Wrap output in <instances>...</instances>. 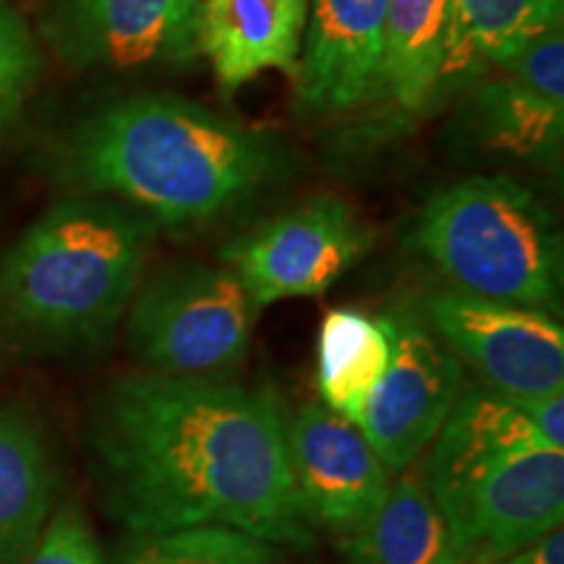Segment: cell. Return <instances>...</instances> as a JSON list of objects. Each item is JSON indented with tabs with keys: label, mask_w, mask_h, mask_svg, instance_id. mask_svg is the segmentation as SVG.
I'll use <instances>...</instances> for the list:
<instances>
[{
	"label": "cell",
	"mask_w": 564,
	"mask_h": 564,
	"mask_svg": "<svg viewBox=\"0 0 564 564\" xmlns=\"http://www.w3.org/2000/svg\"><path fill=\"white\" fill-rule=\"evenodd\" d=\"M564 0H449L442 87L478 66L502 68L535 37L562 24Z\"/></svg>",
	"instance_id": "obj_18"
},
{
	"label": "cell",
	"mask_w": 564,
	"mask_h": 564,
	"mask_svg": "<svg viewBox=\"0 0 564 564\" xmlns=\"http://www.w3.org/2000/svg\"><path fill=\"white\" fill-rule=\"evenodd\" d=\"M413 465L390 486L379 510L348 535L350 564H468L423 470Z\"/></svg>",
	"instance_id": "obj_15"
},
{
	"label": "cell",
	"mask_w": 564,
	"mask_h": 564,
	"mask_svg": "<svg viewBox=\"0 0 564 564\" xmlns=\"http://www.w3.org/2000/svg\"><path fill=\"white\" fill-rule=\"evenodd\" d=\"M42 68L40 42L24 17L0 0V137L13 129L37 87Z\"/></svg>",
	"instance_id": "obj_21"
},
{
	"label": "cell",
	"mask_w": 564,
	"mask_h": 564,
	"mask_svg": "<svg viewBox=\"0 0 564 564\" xmlns=\"http://www.w3.org/2000/svg\"><path fill=\"white\" fill-rule=\"evenodd\" d=\"M449 0H390L377 95L403 112H423L442 89Z\"/></svg>",
	"instance_id": "obj_16"
},
{
	"label": "cell",
	"mask_w": 564,
	"mask_h": 564,
	"mask_svg": "<svg viewBox=\"0 0 564 564\" xmlns=\"http://www.w3.org/2000/svg\"><path fill=\"white\" fill-rule=\"evenodd\" d=\"M390 0H308L295 100L316 116H337L377 97Z\"/></svg>",
	"instance_id": "obj_13"
},
{
	"label": "cell",
	"mask_w": 564,
	"mask_h": 564,
	"mask_svg": "<svg viewBox=\"0 0 564 564\" xmlns=\"http://www.w3.org/2000/svg\"><path fill=\"white\" fill-rule=\"evenodd\" d=\"M392 358L366 400L356 426L390 474H403L440 434L465 379L463 361L423 316L421 301L405 299L384 312Z\"/></svg>",
	"instance_id": "obj_8"
},
{
	"label": "cell",
	"mask_w": 564,
	"mask_h": 564,
	"mask_svg": "<svg viewBox=\"0 0 564 564\" xmlns=\"http://www.w3.org/2000/svg\"><path fill=\"white\" fill-rule=\"evenodd\" d=\"M491 564H564V531L556 528V531L546 533L544 539L533 541L531 546Z\"/></svg>",
	"instance_id": "obj_24"
},
{
	"label": "cell",
	"mask_w": 564,
	"mask_h": 564,
	"mask_svg": "<svg viewBox=\"0 0 564 564\" xmlns=\"http://www.w3.org/2000/svg\"><path fill=\"white\" fill-rule=\"evenodd\" d=\"M470 137L486 150L525 162H554L564 137L562 24L535 37L502 76L478 84L468 100Z\"/></svg>",
	"instance_id": "obj_12"
},
{
	"label": "cell",
	"mask_w": 564,
	"mask_h": 564,
	"mask_svg": "<svg viewBox=\"0 0 564 564\" xmlns=\"http://www.w3.org/2000/svg\"><path fill=\"white\" fill-rule=\"evenodd\" d=\"M373 236L348 202L314 196L238 236L220 251L257 312L327 293L371 251Z\"/></svg>",
	"instance_id": "obj_7"
},
{
	"label": "cell",
	"mask_w": 564,
	"mask_h": 564,
	"mask_svg": "<svg viewBox=\"0 0 564 564\" xmlns=\"http://www.w3.org/2000/svg\"><path fill=\"white\" fill-rule=\"evenodd\" d=\"M308 0H199V45L217 87L241 89L257 76H293Z\"/></svg>",
	"instance_id": "obj_14"
},
{
	"label": "cell",
	"mask_w": 564,
	"mask_h": 564,
	"mask_svg": "<svg viewBox=\"0 0 564 564\" xmlns=\"http://www.w3.org/2000/svg\"><path fill=\"white\" fill-rule=\"evenodd\" d=\"M74 194L108 196L154 225H204L288 171L285 141L175 95H133L87 112L53 154Z\"/></svg>",
	"instance_id": "obj_2"
},
{
	"label": "cell",
	"mask_w": 564,
	"mask_h": 564,
	"mask_svg": "<svg viewBox=\"0 0 564 564\" xmlns=\"http://www.w3.org/2000/svg\"><path fill=\"white\" fill-rule=\"evenodd\" d=\"M468 564L505 560L564 518V449L549 444L491 449L423 468Z\"/></svg>",
	"instance_id": "obj_5"
},
{
	"label": "cell",
	"mask_w": 564,
	"mask_h": 564,
	"mask_svg": "<svg viewBox=\"0 0 564 564\" xmlns=\"http://www.w3.org/2000/svg\"><path fill=\"white\" fill-rule=\"evenodd\" d=\"M87 447L102 507L126 531L220 525L272 546L314 544L272 392L131 373L95 400Z\"/></svg>",
	"instance_id": "obj_1"
},
{
	"label": "cell",
	"mask_w": 564,
	"mask_h": 564,
	"mask_svg": "<svg viewBox=\"0 0 564 564\" xmlns=\"http://www.w3.org/2000/svg\"><path fill=\"white\" fill-rule=\"evenodd\" d=\"M444 345L510 398L564 392V329L552 314L442 291L421 301Z\"/></svg>",
	"instance_id": "obj_10"
},
{
	"label": "cell",
	"mask_w": 564,
	"mask_h": 564,
	"mask_svg": "<svg viewBox=\"0 0 564 564\" xmlns=\"http://www.w3.org/2000/svg\"><path fill=\"white\" fill-rule=\"evenodd\" d=\"M295 486L314 525L350 535L390 491V470L361 429L324 403L303 405L288 426Z\"/></svg>",
	"instance_id": "obj_11"
},
{
	"label": "cell",
	"mask_w": 564,
	"mask_h": 564,
	"mask_svg": "<svg viewBox=\"0 0 564 564\" xmlns=\"http://www.w3.org/2000/svg\"><path fill=\"white\" fill-rule=\"evenodd\" d=\"M55 474L24 415L0 411V564H24L53 510Z\"/></svg>",
	"instance_id": "obj_17"
},
{
	"label": "cell",
	"mask_w": 564,
	"mask_h": 564,
	"mask_svg": "<svg viewBox=\"0 0 564 564\" xmlns=\"http://www.w3.org/2000/svg\"><path fill=\"white\" fill-rule=\"evenodd\" d=\"M154 225L108 196L70 194L0 259V327L42 350L108 340L139 291Z\"/></svg>",
	"instance_id": "obj_3"
},
{
	"label": "cell",
	"mask_w": 564,
	"mask_h": 564,
	"mask_svg": "<svg viewBox=\"0 0 564 564\" xmlns=\"http://www.w3.org/2000/svg\"><path fill=\"white\" fill-rule=\"evenodd\" d=\"M116 564H278V552L249 533L204 525L165 533H131Z\"/></svg>",
	"instance_id": "obj_20"
},
{
	"label": "cell",
	"mask_w": 564,
	"mask_h": 564,
	"mask_svg": "<svg viewBox=\"0 0 564 564\" xmlns=\"http://www.w3.org/2000/svg\"><path fill=\"white\" fill-rule=\"evenodd\" d=\"M523 408L533 429L549 447L564 449V398L562 392L539 394V398H514Z\"/></svg>",
	"instance_id": "obj_23"
},
{
	"label": "cell",
	"mask_w": 564,
	"mask_h": 564,
	"mask_svg": "<svg viewBox=\"0 0 564 564\" xmlns=\"http://www.w3.org/2000/svg\"><path fill=\"white\" fill-rule=\"evenodd\" d=\"M40 34L70 70H183L202 58L199 0H47Z\"/></svg>",
	"instance_id": "obj_9"
},
{
	"label": "cell",
	"mask_w": 564,
	"mask_h": 564,
	"mask_svg": "<svg viewBox=\"0 0 564 564\" xmlns=\"http://www.w3.org/2000/svg\"><path fill=\"white\" fill-rule=\"evenodd\" d=\"M257 316L249 291L228 267L173 264L129 306V348L141 366L167 377H220L249 350Z\"/></svg>",
	"instance_id": "obj_6"
},
{
	"label": "cell",
	"mask_w": 564,
	"mask_h": 564,
	"mask_svg": "<svg viewBox=\"0 0 564 564\" xmlns=\"http://www.w3.org/2000/svg\"><path fill=\"white\" fill-rule=\"evenodd\" d=\"M392 358V337L384 316L358 308H333L316 340V387L324 405L350 423L382 382Z\"/></svg>",
	"instance_id": "obj_19"
},
{
	"label": "cell",
	"mask_w": 564,
	"mask_h": 564,
	"mask_svg": "<svg viewBox=\"0 0 564 564\" xmlns=\"http://www.w3.org/2000/svg\"><path fill=\"white\" fill-rule=\"evenodd\" d=\"M26 564H105L95 533L76 510H61L45 525Z\"/></svg>",
	"instance_id": "obj_22"
},
{
	"label": "cell",
	"mask_w": 564,
	"mask_h": 564,
	"mask_svg": "<svg viewBox=\"0 0 564 564\" xmlns=\"http://www.w3.org/2000/svg\"><path fill=\"white\" fill-rule=\"evenodd\" d=\"M413 243L453 291L552 312L562 299V232L552 209L510 175H470L436 192Z\"/></svg>",
	"instance_id": "obj_4"
}]
</instances>
